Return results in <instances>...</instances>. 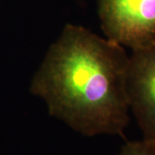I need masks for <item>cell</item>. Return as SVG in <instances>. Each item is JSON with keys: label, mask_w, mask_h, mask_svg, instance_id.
Masks as SVG:
<instances>
[{"label": "cell", "mask_w": 155, "mask_h": 155, "mask_svg": "<svg viewBox=\"0 0 155 155\" xmlns=\"http://www.w3.org/2000/svg\"><path fill=\"white\" fill-rule=\"evenodd\" d=\"M117 155H155V141L143 139L140 141L127 142Z\"/></svg>", "instance_id": "4"}, {"label": "cell", "mask_w": 155, "mask_h": 155, "mask_svg": "<svg viewBox=\"0 0 155 155\" xmlns=\"http://www.w3.org/2000/svg\"><path fill=\"white\" fill-rule=\"evenodd\" d=\"M106 38L132 50L155 43V0H98Z\"/></svg>", "instance_id": "2"}, {"label": "cell", "mask_w": 155, "mask_h": 155, "mask_svg": "<svg viewBox=\"0 0 155 155\" xmlns=\"http://www.w3.org/2000/svg\"><path fill=\"white\" fill-rule=\"evenodd\" d=\"M127 95L143 139L155 141V43L129 55Z\"/></svg>", "instance_id": "3"}, {"label": "cell", "mask_w": 155, "mask_h": 155, "mask_svg": "<svg viewBox=\"0 0 155 155\" xmlns=\"http://www.w3.org/2000/svg\"><path fill=\"white\" fill-rule=\"evenodd\" d=\"M125 48L67 24L32 78L31 94L48 113L85 136L122 135L129 122Z\"/></svg>", "instance_id": "1"}]
</instances>
